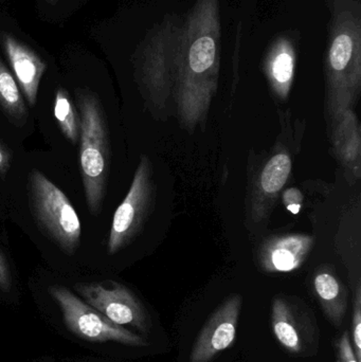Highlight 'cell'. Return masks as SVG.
<instances>
[{"label":"cell","instance_id":"20","mask_svg":"<svg viewBox=\"0 0 361 362\" xmlns=\"http://www.w3.org/2000/svg\"><path fill=\"white\" fill-rule=\"evenodd\" d=\"M30 362H117L114 358L99 356V355H65L45 354L34 357Z\"/></svg>","mask_w":361,"mask_h":362},{"label":"cell","instance_id":"9","mask_svg":"<svg viewBox=\"0 0 361 362\" xmlns=\"http://www.w3.org/2000/svg\"><path fill=\"white\" fill-rule=\"evenodd\" d=\"M0 42L28 105L35 106L40 81L47 70V63L27 45L6 33H0Z\"/></svg>","mask_w":361,"mask_h":362},{"label":"cell","instance_id":"5","mask_svg":"<svg viewBox=\"0 0 361 362\" xmlns=\"http://www.w3.org/2000/svg\"><path fill=\"white\" fill-rule=\"evenodd\" d=\"M70 288L114 325L146 337L152 331L150 314L137 295L126 285L112 280L78 281Z\"/></svg>","mask_w":361,"mask_h":362},{"label":"cell","instance_id":"3","mask_svg":"<svg viewBox=\"0 0 361 362\" xmlns=\"http://www.w3.org/2000/svg\"><path fill=\"white\" fill-rule=\"evenodd\" d=\"M81 118L80 167L85 198L91 214L101 210L110 175V134L99 98L88 89L76 90Z\"/></svg>","mask_w":361,"mask_h":362},{"label":"cell","instance_id":"8","mask_svg":"<svg viewBox=\"0 0 361 362\" xmlns=\"http://www.w3.org/2000/svg\"><path fill=\"white\" fill-rule=\"evenodd\" d=\"M241 310L239 295L230 296L223 302L197 336L190 362H210L235 344Z\"/></svg>","mask_w":361,"mask_h":362},{"label":"cell","instance_id":"6","mask_svg":"<svg viewBox=\"0 0 361 362\" xmlns=\"http://www.w3.org/2000/svg\"><path fill=\"white\" fill-rule=\"evenodd\" d=\"M350 28H343L334 36L328 64L326 110L336 119L348 110H353L360 97L361 68L360 46Z\"/></svg>","mask_w":361,"mask_h":362},{"label":"cell","instance_id":"1","mask_svg":"<svg viewBox=\"0 0 361 362\" xmlns=\"http://www.w3.org/2000/svg\"><path fill=\"white\" fill-rule=\"evenodd\" d=\"M37 308L40 318L54 333L90 354L116 359L126 351L150 346L148 338L114 325L68 285L47 284L37 300Z\"/></svg>","mask_w":361,"mask_h":362},{"label":"cell","instance_id":"21","mask_svg":"<svg viewBox=\"0 0 361 362\" xmlns=\"http://www.w3.org/2000/svg\"><path fill=\"white\" fill-rule=\"evenodd\" d=\"M337 358L338 362H358L354 354L351 339L347 331L343 332L336 344Z\"/></svg>","mask_w":361,"mask_h":362},{"label":"cell","instance_id":"17","mask_svg":"<svg viewBox=\"0 0 361 362\" xmlns=\"http://www.w3.org/2000/svg\"><path fill=\"white\" fill-rule=\"evenodd\" d=\"M295 74V59L286 47H282L273 55L268 66V76L276 95L285 100L290 93Z\"/></svg>","mask_w":361,"mask_h":362},{"label":"cell","instance_id":"18","mask_svg":"<svg viewBox=\"0 0 361 362\" xmlns=\"http://www.w3.org/2000/svg\"><path fill=\"white\" fill-rule=\"evenodd\" d=\"M0 299L8 304H15L18 301L14 276L1 250H0Z\"/></svg>","mask_w":361,"mask_h":362},{"label":"cell","instance_id":"7","mask_svg":"<svg viewBox=\"0 0 361 362\" xmlns=\"http://www.w3.org/2000/svg\"><path fill=\"white\" fill-rule=\"evenodd\" d=\"M154 198L153 165L148 157L142 156L129 193L114 212L107 242L108 255H116L140 233L152 212Z\"/></svg>","mask_w":361,"mask_h":362},{"label":"cell","instance_id":"19","mask_svg":"<svg viewBox=\"0 0 361 362\" xmlns=\"http://www.w3.org/2000/svg\"><path fill=\"white\" fill-rule=\"evenodd\" d=\"M352 336L353 351L356 359L361 362V287L358 282L354 298L353 317H352Z\"/></svg>","mask_w":361,"mask_h":362},{"label":"cell","instance_id":"22","mask_svg":"<svg viewBox=\"0 0 361 362\" xmlns=\"http://www.w3.org/2000/svg\"><path fill=\"white\" fill-rule=\"evenodd\" d=\"M303 195L300 189H288L283 193V204L292 214L297 215L302 208Z\"/></svg>","mask_w":361,"mask_h":362},{"label":"cell","instance_id":"4","mask_svg":"<svg viewBox=\"0 0 361 362\" xmlns=\"http://www.w3.org/2000/svg\"><path fill=\"white\" fill-rule=\"evenodd\" d=\"M30 202L34 217L47 235L66 255H73L80 247L82 226L67 195L42 172L33 170Z\"/></svg>","mask_w":361,"mask_h":362},{"label":"cell","instance_id":"12","mask_svg":"<svg viewBox=\"0 0 361 362\" xmlns=\"http://www.w3.org/2000/svg\"><path fill=\"white\" fill-rule=\"evenodd\" d=\"M292 159L285 152L278 153L267 161L258 178L254 193V215L259 219L266 216L292 172Z\"/></svg>","mask_w":361,"mask_h":362},{"label":"cell","instance_id":"14","mask_svg":"<svg viewBox=\"0 0 361 362\" xmlns=\"http://www.w3.org/2000/svg\"><path fill=\"white\" fill-rule=\"evenodd\" d=\"M271 327L275 337L290 354H300L303 338L290 304L283 298H275L271 310Z\"/></svg>","mask_w":361,"mask_h":362},{"label":"cell","instance_id":"23","mask_svg":"<svg viewBox=\"0 0 361 362\" xmlns=\"http://www.w3.org/2000/svg\"><path fill=\"white\" fill-rule=\"evenodd\" d=\"M11 161H12V154L8 148L0 142V175L8 171Z\"/></svg>","mask_w":361,"mask_h":362},{"label":"cell","instance_id":"13","mask_svg":"<svg viewBox=\"0 0 361 362\" xmlns=\"http://www.w3.org/2000/svg\"><path fill=\"white\" fill-rule=\"evenodd\" d=\"M314 289L324 315L334 327H341L348 310V291L337 276L329 270L318 272Z\"/></svg>","mask_w":361,"mask_h":362},{"label":"cell","instance_id":"11","mask_svg":"<svg viewBox=\"0 0 361 362\" xmlns=\"http://www.w3.org/2000/svg\"><path fill=\"white\" fill-rule=\"evenodd\" d=\"M333 146L337 158L351 178L360 180L361 171V134L360 122L353 110L333 119Z\"/></svg>","mask_w":361,"mask_h":362},{"label":"cell","instance_id":"16","mask_svg":"<svg viewBox=\"0 0 361 362\" xmlns=\"http://www.w3.org/2000/svg\"><path fill=\"white\" fill-rule=\"evenodd\" d=\"M53 115L66 139L74 146L78 144L81 133L80 114L63 87H59L55 93Z\"/></svg>","mask_w":361,"mask_h":362},{"label":"cell","instance_id":"15","mask_svg":"<svg viewBox=\"0 0 361 362\" xmlns=\"http://www.w3.org/2000/svg\"><path fill=\"white\" fill-rule=\"evenodd\" d=\"M0 107L11 122L21 127L29 117L25 98L12 71L0 59Z\"/></svg>","mask_w":361,"mask_h":362},{"label":"cell","instance_id":"10","mask_svg":"<svg viewBox=\"0 0 361 362\" xmlns=\"http://www.w3.org/2000/svg\"><path fill=\"white\" fill-rule=\"evenodd\" d=\"M313 245V236L307 234H288L271 238L261 248V267L271 274L294 272L304 263Z\"/></svg>","mask_w":361,"mask_h":362},{"label":"cell","instance_id":"2","mask_svg":"<svg viewBox=\"0 0 361 362\" xmlns=\"http://www.w3.org/2000/svg\"><path fill=\"white\" fill-rule=\"evenodd\" d=\"M218 81L216 42L201 33L174 57L173 93L178 118L193 133L207 120Z\"/></svg>","mask_w":361,"mask_h":362}]
</instances>
